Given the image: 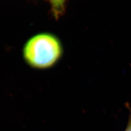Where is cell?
I'll list each match as a JSON object with an SVG mask.
<instances>
[{
	"mask_svg": "<svg viewBox=\"0 0 131 131\" xmlns=\"http://www.w3.org/2000/svg\"><path fill=\"white\" fill-rule=\"evenodd\" d=\"M62 51L57 38L50 34H42L28 41L24 48V57L32 67L47 68L58 60Z\"/></svg>",
	"mask_w": 131,
	"mask_h": 131,
	"instance_id": "6da1fadb",
	"label": "cell"
},
{
	"mask_svg": "<svg viewBox=\"0 0 131 131\" xmlns=\"http://www.w3.org/2000/svg\"><path fill=\"white\" fill-rule=\"evenodd\" d=\"M125 131H131V113L129 117V122L127 126Z\"/></svg>",
	"mask_w": 131,
	"mask_h": 131,
	"instance_id": "7a4b0ae2",
	"label": "cell"
}]
</instances>
